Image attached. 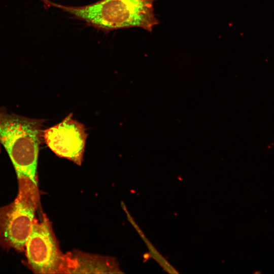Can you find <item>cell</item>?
<instances>
[{
    "label": "cell",
    "instance_id": "1",
    "mask_svg": "<svg viewBox=\"0 0 274 274\" xmlns=\"http://www.w3.org/2000/svg\"><path fill=\"white\" fill-rule=\"evenodd\" d=\"M45 120L30 118L0 107V143L7 151L18 178L38 184L40 147Z\"/></svg>",
    "mask_w": 274,
    "mask_h": 274
},
{
    "label": "cell",
    "instance_id": "2",
    "mask_svg": "<svg viewBox=\"0 0 274 274\" xmlns=\"http://www.w3.org/2000/svg\"><path fill=\"white\" fill-rule=\"evenodd\" d=\"M156 1L100 0L83 6L48 3L88 25L104 31L136 27L151 32L159 23L154 12Z\"/></svg>",
    "mask_w": 274,
    "mask_h": 274
},
{
    "label": "cell",
    "instance_id": "3",
    "mask_svg": "<svg viewBox=\"0 0 274 274\" xmlns=\"http://www.w3.org/2000/svg\"><path fill=\"white\" fill-rule=\"evenodd\" d=\"M18 192L14 200L0 207V245L17 251L24 250L38 207V184L18 178Z\"/></svg>",
    "mask_w": 274,
    "mask_h": 274
},
{
    "label": "cell",
    "instance_id": "4",
    "mask_svg": "<svg viewBox=\"0 0 274 274\" xmlns=\"http://www.w3.org/2000/svg\"><path fill=\"white\" fill-rule=\"evenodd\" d=\"M24 250L31 269L38 273H65V254L60 250L51 224L44 215L35 218Z\"/></svg>",
    "mask_w": 274,
    "mask_h": 274
},
{
    "label": "cell",
    "instance_id": "5",
    "mask_svg": "<svg viewBox=\"0 0 274 274\" xmlns=\"http://www.w3.org/2000/svg\"><path fill=\"white\" fill-rule=\"evenodd\" d=\"M71 113L59 123L44 129V142L57 156L81 165L88 134Z\"/></svg>",
    "mask_w": 274,
    "mask_h": 274
},
{
    "label": "cell",
    "instance_id": "6",
    "mask_svg": "<svg viewBox=\"0 0 274 274\" xmlns=\"http://www.w3.org/2000/svg\"><path fill=\"white\" fill-rule=\"evenodd\" d=\"M66 272L70 273H120L117 261L113 257L80 251L65 254Z\"/></svg>",
    "mask_w": 274,
    "mask_h": 274
},
{
    "label": "cell",
    "instance_id": "7",
    "mask_svg": "<svg viewBox=\"0 0 274 274\" xmlns=\"http://www.w3.org/2000/svg\"><path fill=\"white\" fill-rule=\"evenodd\" d=\"M2 145H1V143H0V153H1V151H2Z\"/></svg>",
    "mask_w": 274,
    "mask_h": 274
}]
</instances>
